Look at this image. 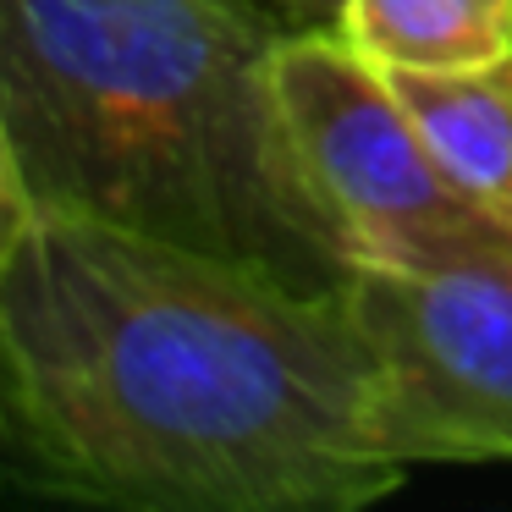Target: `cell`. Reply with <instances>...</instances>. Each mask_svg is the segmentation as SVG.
<instances>
[{
	"label": "cell",
	"mask_w": 512,
	"mask_h": 512,
	"mask_svg": "<svg viewBox=\"0 0 512 512\" xmlns=\"http://www.w3.org/2000/svg\"><path fill=\"white\" fill-rule=\"evenodd\" d=\"M0 490H23V496H61L56 463H50L39 424L28 413V391L17 375L12 342L0 331Z\"/></svg>",
	"instance_id": "7"
},
{
	"label": "cell",
	"mask_w": 512,
	"mask_h": 512,
	"mask_svg": "<svg viewBox=\"0 0 512 512\" xmlns=\"http://www.w3.org/2000/svg\"><path fill=\"white\" fill-rule=\"evenodd\" d=\"M452 188L512 243V56L468 72H391Z\"/></svg>",
	"instance_id": "5"
},
{
	"label": "cell",
	"mask_w": 512,
	"mask_h": 512,
	"mask_svg": "<svg viewBox=\"0 0 512 512\" xmlns=\"http://www.w3.org/2000/svg\"><path fill=\"white\" fill-rule=\"evenodd\" d=\"M336 28L386 72H468L512 56V0H347Z\"/></svg>",
	"instance_id": "6"
},
{
	"label": "cell",
	"mask_w": 512,
	"mask_h": 512,
	"mask_svg": "<svg viewBox=\"0 0 512 512\" xmlns=\"http://www.w3.org/2000/svg\"><path fill=\"white\" fill-rule=\"evenodd\" d=\"M281 111L358 270H457L512 259V243L452 188L386 67L342 28H287Z\"/></svg>",
	"instance_id": "3"
},
{
	"label": "cell",
	"mask_w": 512,
	"mask_h": 512,
	"mask_svg": "<svg viewBox=\"0 0 512 512\" xmlns=\"http://www.w3.org/2000/svg\"><path fill=\"white\" fill-rule=\"evenodd\" d=\"M0 331L61 501L358 512L413 479L347 292L34 210Z\"/></svg>",
	"instance_id": "1"
},
{
	"label": "cell",
	"mask_w": 512,
	"mask_h": 512,
	"mask_svg": "<svg viewBox=\"0 0 512 512\" xmlns=\"http://www.w3.org/2000/svg\"><path fill=\"white\" fill-rule=\"evenodd\" d=\"M254 0H0V111L34 210L347 292L358 259L281 111Z\"/></svg>",
	"instance_id": "2"
},
{
	"label": "cell",
	"mask_w": 512,
	"mask_h": 512,
	"mask_svg": "<svg viewBox=\"0 0 512 512\" xmlns=\"http://www.w3.org/2000/svg\"><path fill=\"white\" fill-rule=\"evenodd\" d=\"M408 468L512 463V259L358 270L347 287Z\"/></svg>",
	"instance_id": "4"
},
{
	"label": "cell",
	"mask_w": 512,
	"mask_h": 512,
	"mask_svg": "<svg viewBox=\"0 0 512 512\" xmlns=\"http://www.w3.org/2000/svg\"><path fill=\"white\" fill-rule=\"evenodd\" d=\"M347 0H276V12L287 28H336Z\"/></svg>",
	"instance_id": "9"
},
{
	"label": "cell",
	"mask_w": 512,
	"mask_h": 512,
	"mask_svg": "<svg viewBox=\"0 0 512 512\" xmlns=\"http://www.w3.org/2000/svg\"><path fill=\"white\" fill-rule=\"evenodd\" d=\"M28 221H34V193H28V177H23V160H17L6 111H0V265H6L12 248L23 243Z\"/></svg>",
	"instance_id": "8"
}]
</instances>
